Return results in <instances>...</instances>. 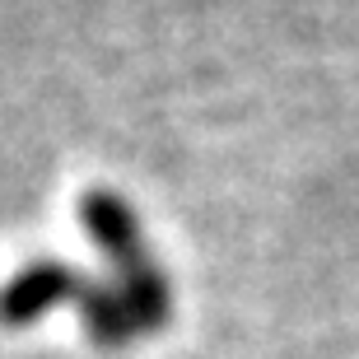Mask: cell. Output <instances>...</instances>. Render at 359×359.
Here are the masks:
<instances>
[{"instance_id":"obj_1","label":"cell","mask_w":359,"mask_h":359,"mask_svg":"<svg viewBox=\"0 0 359 359\" xmlns=\"http://www.w3.org/2000/svg\"><path fill=\"white\" fill-rule=\"evenodd\" d=\"M80 224L93 248L112 262V276H117L112 285L126 294L140 336L163 332L173 318V290H168V276L159 271V262L149 257L131 201L117 196L112 187H89L80 196Z\"/></svg>"},{"instance_id":"obj_3","label":"cell","mask_w":359,"mask_h":359,"mask_svg":"<svg viewBox=\"0 0 359 359\" xmlns=\"http://www.w3.org/2000/svg\"><path fill=\"white\" fill-rule=\"evenodd\" d=\"M75 308H80L84 332H89V341L98 350H121L126 341L140 336L135 313H131V304H126V294H121L117 285H89Z\"/></svg>"},{"instance_id":"obj_2","label":"cell","mask_w":359,"mask_h":359,"mask_svg":"<svg viewBox=\"0 0 359 359\" xmlns=\"http://www.w3.org/2000/svg\"><path fill=\"white\" fill-rule=\"evenodd\" d=\"M93 280H84L70 262L38 257L0 285V327H33L61 304H80Z\"/></svg>"}]
</instances>
